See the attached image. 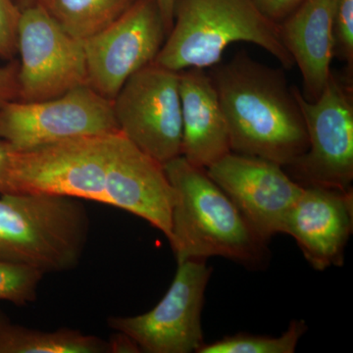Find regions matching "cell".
<instances>
[{"mask_svg":"<svg viewBox=\"0 0 353 353\" xmlns=\"http://www.w3.org/2000/svg\"><path fill=\"white\" fill-rule=\"evenodd\" d=\"M229 129L231 152L287 168L308 150L303 113L281 70L238 53L209 74Z\"/></svg>","mask_w":353,"mask_h":353,"instance_id":"obj_1","label":"cell"},{"mask_svg":"<svg viewBox=\"0 0 353 353\" xmlns=\"http://www.w3.org/2000/svg\"><path fill=\"white\" fill-rule=\"evenodd\" d=\"M163 168L174 192L168 241L176 263L213 256L250 269L268 263V243L254 233L206 169L182 155L164 163Z\"/></svg>","mask_w":353,"mask_h":353,"instance_id":"obj_2","label":"cell"},{"mask_svg":"<svg viewBox=\"0 0 353 353\" xmlns=\"http://www.w3.org/2000/svg\"><path fill=\"white\" fill-rule=\"evenodd\" d=\"M241 41L263 48L285 69L294 67L280 24L253 0H176L173 26L153 63L175 72L205 70L220 63L227 48Z\"/></svg>","mask_w":353,"mask_h":353,"instance_id":"obj_3","label":"cell"},{"mask_svg":"<svg viewBox=\"0 0 353 353\" xmlns=\"http://www.w3.org/2000/svg\"><path fill=\"white\" fill-rule=\"evenodd\" d=\"M90 216L75 197L50 194H2L0 260L43 273L73 270L90 234Z\"/></svg>","mask_w":353,"mask_h":353,"instance_id":"obj_4","label":"cell"},{"mask_svg":"<svg viewBox=\"0 0 353 353\" xmlns=\"http://www.w3.org/2000/svg\"><path fill=\"white\" fill-rule=\"evenodd\" d=\"M303 113L308 150L287 167L303 187L352 189L353 180V97L350 81L332 73L317 99L310 101L292 87Z\"/></svg>","mask_w":353,"mask_h":353,"instance_id":"obj_5","label":"cell"},{"mask_svg":"<svg viewBox=\"0 0 353 353\" xmlns=\"http://www.w3.org/2000/svg\"><path fill=\"white\" fill-rule=\"evenodd\" d=\"M115 132L13 152L8 194H57L103 203Z\"/></svg>","mask_w":353,"mask_h":353,"instance_id":"obj_6","label":"cell"},{"mask_svg":"<svg viewBox=\"0 0 353 353\" xmlns=\"http://www.w3.org/2000/svg\"><path fill=\"white\" fill-rule=\"evenodd\" d=\"M118 131L112 101L88 85L48 101L0 106V139L16 152Z\"/></svg>","mask_w":353,"mask_h":353,"instance_id":"obj_7","label":"cell"},{"mask_svg":"<svg viewBox=\"0 0 353 353\" xmlns=\"http://www.w3.org/2000/svg\"><path fill=\"white\" fill-rule=\"evenodd\" d=\"M118 129L163 165L182 155L180 73L152 63L130 77L112 101Z\"/></svg>","mask_w":353,"mask_h":353,"instance_id":"obj_8","label":"cell"},{"mask_svg":"<svg viewBox=\"0 0 353 353\" xmlns=\"http://www.w3.org/2000/svg\"><path fill=\"white\" fill-rule=\"evenodd\" d=\"M17 52L19 101H48L88 85L83 41L65 31L41 4L21 11Z\"/></svg>","mask_w":353,"mask_h":353,"instance_id":"obj_9","label":"cell"},{"mask_svg":"<svg viewBox=\"0 0 353 353\" xmlns=\"http://www.w3.org/2000/svg\"><path fill=\"white\" fill-rule=\"evenodd\" d=\"M212 268L206 260L178 264L163 299L141 315L110 317L109 328L127 334L141 352H197L204 345L201 313Z\"/></svg>","mask_w":353,"mask_h":353,"instance_id":"obj_10","label":"cell"},{"mask_svg":"<svg viewBox=\"0 0 353 353\" xmlns=\"http://www.w3.org/2000/svg\"><path fill=\"white\" fill-rule=\"evenodd\" d=\"M166 36L157 0H137L115 22L83 41L88 85L113 101L130 77L153 63Z\"/></svg>","mask_w":353,"mask_h":353,"instance_id":"obj_11","label":"cell"},{"mask_svg":"<svg viewBox=\"0 0 353 353\" xmlns=\"http://www.w3.org/2000/svg\"><path fill=\"white\" fill-rule=\"evenodd\" d=\"M206 172L262 241L268 243L276 234H284L290 211L303 190L284 167L230 152Z\"/></svg>","mask_w":353,"mask_h":353,"instance_id":"obj_12","label":"cell"},{"mask_svg":"<svg viewBox=\"0 0 353 353\" xmlns=\"http://www.w3.org/2000/svg\"><path fill=\"white\" fill-rule=\"evenodd\" d=\"M174 192L163 165L122 134L113 136L103 203L148 221L168 240Z\"/></svg>","mask_w":353,"mask_h":353,"instance_id":"obj_13","label":"cell"},{"mask_svg":"<svg viewBox=\"0 0 353 353\" xmlns=\"http://www.w3.org/2000/svg\"><path fill=\"white\" fill-rule=\"evenodd\" d=\"M353 228L352 189L303 187L285 221L284 234L296 240L318 271L343 263Z\"/></svg>","mask_w":353,"mask_h":353,"instance_id":"obj_14","label":"cell"},{"mask_svg":"<svg viewBox=\"0 0 353 353\" xmlns=\"http://www.w3.org/2000/svg\"><path fill=\"white\" fill-rule=\"evenodd\" d=\"M180 73L182 157L208 169L231 152L226 118L209 74L203 69Z\"/></svg>","mask_w":353,"mask_h":353,"instance_id":"obj_15","label":"cell"},{"mask_svg":"<svg viewBox=\"0 0 353 353\" xmlns=\"http://www.w3.org/2000/svg\"><path fill=\"white\" fill-rule=\"evenodd\" d=\"M281 36L303 77V95L319 97L332 75L334 58V0H303L280 23Z\"/></svg>","mask_w":353,"mask_h":353,"instance_id":"obj_16","label":"cell"},{"mask_svg":"<svg viewBox=\"0 0 353 353\" xmlns=\"http://www.w3.org/2000/svg\"><path fill=\"white\" fill-rule=\"evenodd\" d=\"M108 341L71 329L41 331L14 324L0 312V353H109Z\"/></svg>","mask_w":353,"mask_h":353,"instance_id":"obj_17","label":"cell"},{"mask_svg":"<svg viewBox=\"0 0 353 353\" xmlns=\"http://www.w3.org/2000/svg\"><path fill=\"white\" fill-rule=\"evenodd\" d=\"M137 0H43L41 6L74 38L85 41L115 22Z\"/></svg>","mask_w":353,"mask_h":353,"instance_id":"obj_18","label":"cell"},{"mask_svg":"<svg viewBox=\"0 0 353 353\" xmlns=\"http://www.w3.org/2000/svg\"><path fill=\"white\" fill-rule=\"evenodd\" d=\"M307 329L304 320H292L282 336L239 333L204 343L196 353H294Z\"/></svg>","mask_w":353,"mask_h":353,"instance_id":"obj_19","label":"cell"},{"mask_svg":"<svg viewBox=\"0 0 353 353\" xmlns=\"http://www.w3.org/2000/svg\"><path fill=\"white\" fill-rule=\"evenodd\" d=\"M43 276L31 267L0 260V301L15 305L34 303Z\"/></svg>","mask_w":353,"mask_h":353,"instance_id":"obj_20","label":"cell"},{"mask_svg":"<svg viewBox=\"0 0 353 353\" xmlns=\"http://www.w3.org/2000/svg\"><path fill=\"white\" fill-rule=\"evenodd\" d=\"M334 57L353 68V0H334Z\"/></svg>","mask_w":353,"mask_h":353,"instance_id":"obj_21","label":"cell"},{"mask_svg":"<svg viewBox=\"0 0 353 353\" xmlns=\"http://www.w3.org/2000/svg\"><path fill=\"white\" fill-rule=\"evenodd\" d=\"M20 15L14 0H0V58L11 60L17 53Z\"/></svg>","mask_w":353,"mask_h":353,"instance_id":"obj_22","label":"cell"},{"mask_svg":"<svg viewBox=\"0 0 353 353\" xmlns=\"http://www.w3.org/2000/svg\"><path fill=\"white\" fill-rule=\"evenodd\" d=\"M259 10L273 22L280 24L303 0H253Z\"/></svg>","mask_w":353,"mask_h":353,"instance_id":"obj_23","label":"cell"},{"mask_svg":"<svg viewBox=\"0 0 353 353\" xmlns=\"http://www.w3.org/2000/svg\"><path fill=\"white\" fill-rule=\"evenodd\" d=\"M18 70L19 66L15 63L0 67V106L10 101H18Z\"/></svg>","mask_w":353,"mask_h":353,"instance_id":"obj_24","label":"cell"},{"mask_svg":"<svg viewBox=\"0 0 353 353\" xmlns=\"http://www.w3.org/2000/svg\"><path fill=\"white\" fill-rule=\"evenodd\" d=\"M13 150L6 141L0 139V194L9 192V176H10L11 159Z\"/></svg>","mask_w":353,"mask_h":353,"instance_id":"obj_25","label":"cell"},{"mask_svg":"<svg viewBox=\"0 0 353 353\" xmlns=\"http://www.w3.org/2000/svg\"><path fill=\"white\" fill-rule=\"evenodd\" d=\"M110 345V352L112 353H138L141 352V348L136 341L132 340L127 334L120 333L114 334L108 341Z\"/></svg>","mask_w":353,"mask_h":353,"instance_id":"obj_26","label":"cell"},{"mask_svg":"<svg viewBox=\"0 0 353 353\" xmlns=\"http://www.w3.org/2000/svg\"><path fill=\"white\" fill-rule=\"evenodd\" d=\"M157 2L164 22L165 29L168 34L173 26L174 7H175L176 0H157Z\"/></svg>","mask_w":353,"mask_h":353,"instance_id":"obj_27","label":"cell"},{"mask_svg":"<svg viewBox=\"0 0 353 353\" xmlns=\"http://www.w3.org/2000/svg\"><path fill=\"white\" fill-rule=\"evenodd\" d=\"M41 1L43 0H14L20 11L25 10L30 7L39 6V4H41Z\"/></svg>","mask_w":353,"mask_h":353,"instance_id":"obj_28","label":"cell"}]
</instances>
